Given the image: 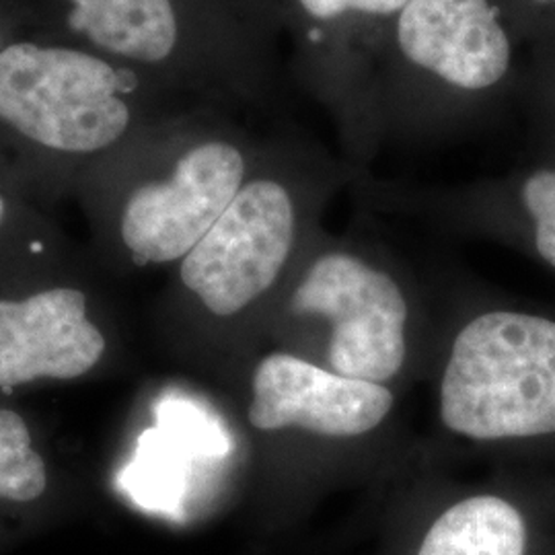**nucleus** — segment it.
<instances>
[{
	"label": "nucleus",
	"instance_id": "f257e3e1",
	"mask_svg": "<svg viewBox=\"0 0 555 555\" xmlns=\"http://www.w3.org/2000/svg\"><path fill=\"white\" fill-rule=\"evenodd\" d=\"M21 29L93 50L183 109L280 116L286 38L272 0H9Z\"/></svg>",
	"mask_w": 555,
	"mask_h": 555
},
{
	"label": "nucleus",
	"instance_id": "f03ea898",
	"mask_svg": "<svg viewBox=\"0 0 555 555\" xmlns=\"http://www.w3.org/2000/svg\"><path fill=\"white\" fill-rule=\"evenodd\" d=\"M178 112L134 70L75 43L20 29L0 50V149L101 159Z\"/></svg>",
	"mask_w": 555,
	"mask_h": 555
},
{
	"label": "nucleus",
	"instance_id": "7ed1b4c3",
	"mask_svg": "<svg viewBox=\"0 0 555 555\" xmlns=\"http://www.w3.org/2000/svg\"><path fill=\"white\" fill-rule=\"evenodd\" d=\"M500 0H410L371 68L369 132L463 121L513 70Z\"/></svg>",
	"mask_w": 555,
	"mask_h": 555
},
{
	"label": "nucleus",
	"instance_id": "20e7f679",
	"mask_svg": "<svg viewBox=\"0 0 555 555\" xmlns=\"http://www.w3.org/2000/svg\"><path fill=\"white\" fill-rule=\"evenodd\" d=\"M440 416L476 440L554 435V321L496 311L465 325L440 385Z\"/></svg>",
	"mask_w": 555,
	"mask_h": 555
},
{
	"label": "nucleus",
	"instance_id": "39448f33",
	"mask_svg": "<svg viewBox=\"0 0 555 555\" xmlns=\"http://www.w3.org/2000/svg\"><path fill=\"white\" fill-rule=\"evenodd\" d=\"M251 146L237 116L185 109L173 119V159L159 178L134 183L119 204L116 227L137 263L183 259L249 178Z\"/></svg>",
	"mask_w": 555,
	"mask_h": 555
},
{
	"label": "nucleus",
	"instance_id": "423d86ee",
	"mask_svg": "<svg viewBox=\"0 0 555 555\" xmlns=\"http://www.w3.org/2000/svg\"><path fill=\"white\" fill-rule=\"evenodd\" d=\"M297 237L298 199L291 185L249 176L212 229L181 259L179 276L210 313L229 318L276 282Z\"/></svg>",
	"mask_w": 555,
	"mask_h": 555
},
{
	"label": "nucleus",
	"instance_id": "0eeeda50",
	"mask_svg": "<svg viewBox=\"0 0 555 555\" xmlns=\"http://www.w3.org/2000/svg\"><path fill=\"white\" fill-rule=\"evenodd\" d=\"M410 0H272L288 70L346 132L366 134V95L380 40Z\"/></svg>",
	"mask_w": 555,
	"mask_h": 555
},
{
	"label": "nucleus",
	"instance_id": "6e6552de",
	"mask_svg": "<svg viewBox=\"0 0 555 555\" xmlns=\"http://www.w3.org/2000/svg\"><path fill=\"white\" fill-rule=\"evenodd\" d=\"M293 309L334 323L327 360L337 375L383 385L399 373L408 305L396 280L364 259L321 254L300 280Z\"/></svg>",
	"mask_w": 555,
	"mask_h": 555
},
{
	"label": "nucleus",
	"instance_id": "1a4fd4ad",
	"mask_svg": "<svg viewBox=\"0 0 555 555\" xmlns=\"http://www.w3.org/2000/svg\"><path fill=\"white\" fill-rule=\"evenodd\" d=\"M393 393L373 380L344 377L291 357L270 354L254 373L249 422L258 430L297 426L319 437H360L377 428Z\"/></svg>",
	"mask_w": 555,
	"mask_h": 555
},
{
	"label": "nucleus",
	"instance_id": "9d476101",
	"mask_svg": "<svg viewBox=\"0 0 555 555\" xmlns=\"http://www.w3.org/2000/svg\"><path fill=\"white\" fill-rule=\"evenodd\" d=\"M105 337L87 315V297L56 286L21 300L0 298V389L38 378H77L98 366Z\"/></svg>",
	"mask_w": 555,
	"mask_h": 555
},
{
	"label": "nucleus",
	"instance_id": "9b49d317",
	"mask_svg": "<svg viewBox=\"0 0 555 555\" xmlns=\"http://www.w3.org/2000/svg\"><path fill=\"white\" fill-rule=\"evenodd\" d=\"M520 513L498 496H474L438 516L417 555H525Z\"/></svg>",
	"mask_w": 555,
	"mask_h": 555
},
{
	"label": "nucleus",
	"instance_id": "f8f14e48",
	"mask_svg": "<svg viewBox=\"0 0 555 555\" xmlns=\"http://www.w3.org/2000/svg\"><path fill=\"white\" fill-rule=\"evenodd\" d=\"M48 472L43 456L34 449L25 420L0 408V498L31 502L46 492Z\"/></svg>",
	"mask_w": 555,
	"mask_h": 555
},
{
	"label": "nucleus",
	"instance_id": "ddd939ff",
	"mask_svg": "<svg viewBox=\"0 0 555 555\" xmlns=\"http://www.w3.org/2000/svg\"><path fill=\"white\" fill-rule=\"evenodd\" d=\"M520 199L535 222L539 256L555 268V169H537L525 179Z\"/></svg>",
	"mask_w": 555,
	"mask_h": 555
},
{
	"label": "nucleus",
	"instance_id": "4468645a",
	"mask_svg": "<svg viewBox=\"0 0 555 555\" xmlns=\"http://www.w3.org/2000/svg\"><path fill=\"white\" fill-rule=\"evenodd\" d=\"M21 29L20 17L9 0H0V50Z\"/></svg>",
	"mask_w": 555,
	"mask_h": 555
},
{
	"label": "nucleus",
	"instance_id": "2eb2a0df",
	"mask_svg": "<svg viewBox=\"0 0 555 555\" xmlns=\"http://www.w3.org/2000/svg\"><path fill=\"white\" fill-rule=\"evenodd\" d=\"M11 212H13V208H11V199H9V196L4 194V190L0 188V231L4 229V224H7L9 219H11Z\"/></svg>",
	"mask_w": 555,
	"mask_h": 555
},
{
	"label": "nucleus",
	"instance_id": "dca6fc26",
	"mask_svg": "<svg viewBox=\"0 0 555 555\" xmlns=\"http://www.w3.org/2000/svg\"><path fill=\"white\" fill-rule=\"evenodd\" d=\"M531 2H537V4H555V0H531Z\"/></svg>",
	"mask_w": 555,
	"mask_h": 555
}]
</instances>
